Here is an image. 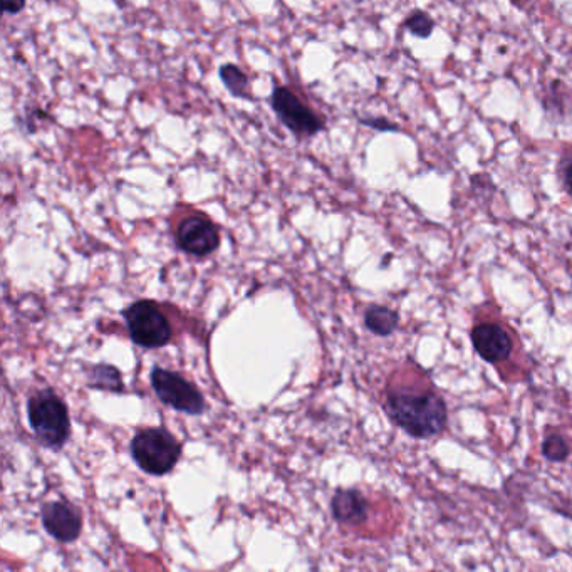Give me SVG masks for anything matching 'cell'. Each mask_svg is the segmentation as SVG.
Masks as SVG:
<instances>
[{
    "label": "cell",
    "instance_id": "obj_12",
    "mask_svg": "<svg viewBox=\"0 0 572 572\" xmlns=\"http://www.w3.org/2000/svg\"><path fill=\"white\" fill-rule=\"evenodd\" d=\"M364 323L371 333L378 334V336H388L398 326V314L388 307L373 306L366 311Z\"/></svg>",
    "mask_w": 572,
    "mask_h": 572
},
{
    "label": "cell",
    "instance_id": "obj_14",
    "mask_svg": "<svg viewBox=\"0 0 572 572\" xmlns=\"http://www.w3.org/2000/svg\"><path fill=\"white\" fill-rule=\"evenodd\" d=\"M405 27L416 37H428L433 32L435 22L425 12L416 11L406 19Z\"/></svg>",
    "mask_w": 572,
    "mask_h": 572
},
{
    "label": "cell",
    "instance_id": "obj_1",
    "mask_svg": "<svg viewBox=\"0 0 572 572\" xmlns=\"http://www.w3.org/2000/svg\"><path fill=\"white\" fill-rule=\"evenodd\" d=\"M386 408L403 430L416 438L435 437L447 425V405L425 375L411 383H391Z\"/></svg>",
    "mask_w": 572,
    "mask_h": 572
},
{
    "label": "cell",
    "instance_id": "obj_18",
    "mask_svg": "<svg viewBox=\"0 0 572 572\" xmlns=\"http://www.w3.org/2000/svg\"><path fill=\"white\" fill-rule=\"evenodd\" d=\"M27 0H2V12L9 16H17L26 9Z\"/></svg>",
    "mask_w": 572,
    "mask_h": 572
},
{
    "label": "cell",
    "instance_id": "obj_19",
    "mask_svg": "<svg viewBox=\"0 0 572 572\" xmlns=\"http://www.w3.org/2000/svg\"><path fill=\"white\" fill-rule=\"evenodd\" d=\"M562 180H564V185H566L567 190L572 192V156L564 162V168H562Z\"/></svg>",
    "mask_w": 572,
    "mask_h": 572
},
{
    "label": "cell",
    "instance_id": "obj_3",
    "mask_svg": "<svg viewBox=\"0 0 572 572\" xmlns=\"http://www.w3.org/2000/svg\"><path fill=\"white\" fill-rule=\"evenodd\" d=\"M131 453L143 472L160 477L177 465L182 445L163 428H146L136 433L131 442Z\"/></svg>",
    "mask_w": 572,
    "mask_h": 572
},
{
    "label": "cell",
    "instance_id": "obj_15",
    "mask_svg": "<svg viewBox=\"0 0 572 572\" xmlns=\"http://www.w3.org/2000/svg\"><path fill=\"white\" fill-rule=\"evenodd\" d=\"M542 453H544V457L549 458L552 462H562V460H566L569 457V445L559 435H551V437H547L544 440Z\"/></svg>",
    "mask_w": 572,
    "mask_h": 572
},
{
    "label": "cell",
    "instance_id": "obj_11",
    "mask_svg": "<svg viewBox=\"0 0 572 572\" xmlns=\"http://www.w3.org/2000/svg\"><path fill=\"white\" fill-rule=\"evenodd\" d=\"M219 78L235 99L250 98L249 76L237 64L225 63L219 68Z\"/></svg>",
    "mask_w": 572,
    "mask_h": 572
},
{
    "label": "cell",
    "instance_id": "obj_16",
    "mask_svg": "<svg viewBox=\"0 0 572 572\" xmlns=\"http://www.w3.org/2000/svg\"><path fill=\"white\" fill-rule=\"evenodd\" d=\"M42 118L51 120V116L47 115L46 111L39 110V108H27L24 118H19V125L24 126L27 135H34L37 131L36 123Z\"/></svg>",
    "mask_w": 572,
    "mask_h": 572
},
{
    "label": "cell",
    "instance_id": "obj_5",
    "mask_svg": "<svg viewBox=\"0 0 572 572\" xmlns=\"http://www.w3.org/2000/svg\"><path fill=\"white\" fill-rule=\"evenodd\" d=\"M271 106L277 120L299 140L319 135L326 128L323 116L318 115L287 86L274 88L271 94Z\"/></svg>",
    "mask_w": 572,
    "mask_h": 572
},
{
    "label": "cell",
    "instance_id": "obj_17",
    "mask_svg": "<svg viewBox=\"0 0 572 572\" xmlns=\"http://www.w3.org/2000/svg\"><path fill=\"white\" fill-rule=\"evenodd\" d=\"M359 123L363 126H368V128H373V130L378 131H396L398 126L393 125L391 121L385 120V118H359Z\"/></svg>",
    "mask_w": 572,
    "mask_h": 572
},
{
    "label": "cell",
    "instance_id": "obj_9",
    "mask_svg": "<svg viewBox=\"0 0 572 572\" xmlns=\"http://www.w3.org/2000/svg\"><path fill=\"white\" fill-rule=\"evenodd\" d=\"M42 524L54 539L73 542L81 534L83 520L78 509L68 502H51L42 509Z\"/></svg>",
    "mask_w": 572,
    "mask_h": 572
},
{
    "label": "cell",
    "instance_id": "obj_13",
    "mask_svg": "<svg viewBox=\"0 0 572 572\" xmlns=\"http://www.w3.org/2000/svg\"><path fill=\"white\" fill-rule=\"evenodd\" d=\"M91 386L101 388V390L120 391L123 390V380H121L120 371L113 366H96L91 371Z\"/></svg>",
    "mask_w": 572,
    "mask_h": 572
},
{
    "label": "cell",
    "instance_id": "obj_4",
    "mask_svg": "<svg viewBox=\"0 0 572 572\" xmlns=\"http://www.w3.org/2000/svg\"><path fill=\"white\" fill-rule=\"evenodd\" d=\"M128 333L141 348L167 346L173 336L172 324L165 312L153 301H138L125 311Z\"/></svg>",
    "mask_w": 572,
    "mask_h": 572
},
{
    "label": "cell",
    "instance_id": "obj_8",
    "mask_svg": "<svg viewBox=\"0 0 572 572\" xmlns=\"http://www.w3.org/2000/svg\"><path fill=\"white\" fill-rule=\"evenodd\" d=\"M175 239L183 252L195 257H205L219 249V227L205 215H188L178 224Z\"/></svg>",
    "mask_w": 572,
    "mask_h": 572
},
{
    "label": "cell",
    "instance_id": "obj_10",
    "mask_svg": "<svg viewBox=\"0 0 572 572\" xmlns=\"http://www.w3.org/2000/svg\"><path fill=\"white\" fill-rule=\"evenodd\" d=\"M370 504L358 490H339L333 499L334 519L341 524L358 526L368 517Z\"/></svg>",
    "mask_w": 572,
    "mask_h": 572
},
{
    "label": "cell",
    "instance_id": "obj_2",
    "mask_svg": "<svg viewBox=\"0 0 572 572\" xmlns=\"http://www.w3.org/2000/svg\"><path fill=\"white\" fill-rule=\"evenodd\" d=\"M27 415L37 440L47 448H61L71 435L68 406L52 390L37 391L27 403Z\"/></svg>",
    "mask_w": 572,
    "mask_h": 572
},
{
    "label": "cell",
    "instance_id": "obj_7",
    "mask_svg": "<svg viewBox=\"0 0 572 572\" xmlns=\"http://www.w3.org/2000/svg\"><path fill=\"white\" fill-rule=\"evenodd\" d=\"M472 343L480 358H484L487 363H505L514 354L515 338L512 329L497 321H482L475 324L472 329Z\"/></svg>",
    "mask_w": 572,
    "mask_h": 572
},
{
    "label": "cell",
    "instance_id": "obj_6",
    "mask_svg": "<svg viewBox=\"0 0 572 572\" xmlns=\"http://www.w3.org/2000/svg\"><path fill=\"white\" fill-rule=\"evenodd\" d=\"M151 386L158 398L175 410L188 415H200L205 410L202 393L177 373L155 368L151 373Z\"/></svg>",
    "mask_w": 572,
    "mask_h": 572
}]
</instances>
